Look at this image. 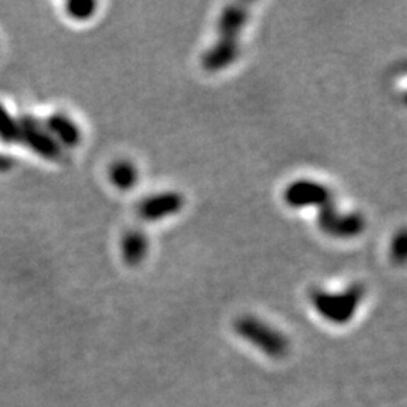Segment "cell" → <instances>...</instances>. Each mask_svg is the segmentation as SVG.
Wrapping results in <instances>:
<instances>
[{
  "instance_id": "obj_4",
  "label": "cell",
  "mask_w": 407,
  "mask_h": 407,
  "mask_svg": "<svg viewBox=\"0 0 407 407\" xmlns=\"http://www.w3.org/2000/svg\"><path fill=\"white\" fill-rule=\"evenodd\" d=\"M317 222L320 229L335 239H353L364 232L367 222L360 213H343L331 201L319 208Z\"/></svg>"
},
{
  "instance_id": "obj_5",
  "label": "cell",
  "mask_w": 407,
  "mask_h": 407,
  "mask_svg": "<svg viewBox=\"0 0 407 407\" xmlns=\"http://www.w3.org/2000/svg\"><path fill=\"white\" fill-rule=\"evenodd\" d=\"M284 201L292 208H320L333 201V196L328 185L312 180H297L288 185L284 192Z\"/></svg>"
},
{
  "instance_id": "obj_11",
  "label": "cell",
  "mask_w": 407,
  "mask_h": 407,
  "mask_svg": "<svg viewBox=\"0 0 407 407\" xmlns=\"http://www.w3.org/2000/svg\"><path fill=\"white\" fill-rule=\"evenodd\" d=\"M97 8H98L97 2H91V0H76V2H68L65 5V13L69 18H73L76 21H86L94 17Z\"/></svg>"
},
{
  "instance_id": "obj_2",
  "label": "cell",
  "mask_w": 407,
  "mask_h": 407,
  "mask_svg": "<svg viewBox=\"0 0 407 407\" xmlns=\"http://www.w3.org/2000/svg\"><path fill=\"white\" fill-rule=\"evenodd\" d=\"M364 297L365 287L356 282L340 293L314 290L311 293V304L323 319L331 323L344 324L355 317Z\"/></svg>"
},
{
  "instance_id": "obj_6",
  "label": "cell",
  "mask_w": 407,
  "mask_h": 407,
  "mask_svg": "<svg viewBox=\"0 0 407 407\" xmlns=\"http://www.w3.org/2000/svg\"><path fill=\"white\" fill-rule=\"evenodd\" d=\"M184 197L178 192H161L151 195L137 205V214L145 222H159L183 210Z\"/></svg>"
},
{
  "instance_id": "obj_1",
  "label": "cell",
  "mask_w": 407,
  "mask_h": 407,
  "mask_svg": "<svg viewBox=\"0 0 407 407\" xmlns=\"http://www.w3.org/2000/svg\"><path fill=\"white\" fill-rule=\"evenodd\" d=\"M249 11L244 5H228L217 21V41L202 56V67L208 73L229 68L240 56V38L246 26Z\"/></svg>"
},
{
  "instance_id": "obj_7",
  "label": "cell",
  "mask_w": 407,
  "mask_h": 407,
  "mask_svg": "<svg viewBox=\"0 0 407 407\" xmlns=\"http://www.w3.org/2000/svg\"><path fill=\"white\" fill-rule=\"evenodd\" d=\"M18 136L29 144V147L49 160H57L62 154V148L55 142V139L45 130L44 125H40L37 121H23L18 127Z\"/></svg>"
},
{
  "instance_id": "obj_10",
  "label": "cell",
  "mask_w": 407,
  "mask_h": 407,
  "mask_svg": "<svg viewBox=\"0 0 407 407\" xmlns=\"http://www.w3.org/2000/svg\"><path fill=\"white\" fill-rule=\"evenodd\" d=\"M109 178L116 189L130 190L137 184L139 172L132 161L118 160L110 166Z\"/></svg>"
},
{
  "instance_id": "obj_8",
  "label": "cell",
  "mask_w": 407,
  "mask_h": 407,
  "mask_svg": "<svg viewBox=\"0 0 407 407\" xmlns=\"http://www.w3.org/2000/svg\"><path fill=\"white\" fill-rule=\"evenodd\" d=\"M45 130L55 139V142L62 147H77L81 141L80 127L73 118L65 113H53L44 122Z\"/></svg>"
},
{
  "instance_id": "obj_3",
  "label": "cell",
  "mask_w": 407,
  "mask_h": 407,
  "mask_svg": "<svg viewBox=\"0 0 407 407\" xmlns=\"http://www.w3.org/2000/svg\"><path fill=\"white\" fill-rule=\"evenodd\" d=\"M236 332L243 340L252 343L270 356H282L288 348V341L281 332L255 317H241L237 320Z\"/></svg>"
},
{
  "instance_id": "obj_9",
  "label": "cell",
  "mask_w": 407,
  "mask_h": 407,
  "mask_svg": "<svg viewBox=\"0 0 407 407\" xmlns=\"http://www.w3.org/2000/svg\"><path fill=\"white\" fill-rule=\"evenodd\" d=\"M148 251H149L148 237L142 229L134 228L125 232L121 241V252H122V260L125 261L127 265L136 267L144 263L148 255Z\"/></svg>"
},
{
  "instance_id": "obj_13",
  "label": "cell",
  "mask_w": 407,
  "mask_h": 407,
  "mask_svg": "<svg viewBox=\"0 0 407 407\" xmlns=\"http://www.w3.org/2000/svg\"><path fill=\"white\" fill-rule=\"evenodd\" d=\"M391 258L395 264H403L406 260V232L400 231L391 243Z\"/></svg>"
},
{
  "instance_id": "obj_12",
  "label": "cell",
  "mask_w": 407,
  "mask_h": 407,
  "mask_svg": "<svg viewBox=\"0 0 407 407\" xmlns=\"http://www.w3.org/2000/svg\"><path fill=\"white\" fill-rule=\"evenodd\" d=\"M0 136L5 141H14L18 136V125L11 120V116L0 106Z\"/></svg>"
}]
</instances>
